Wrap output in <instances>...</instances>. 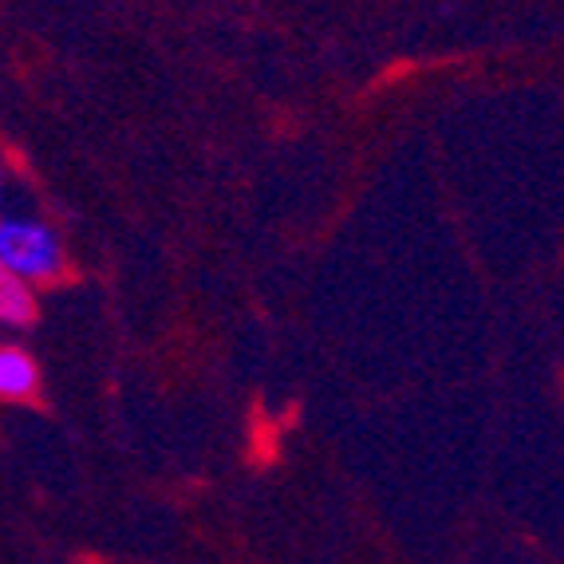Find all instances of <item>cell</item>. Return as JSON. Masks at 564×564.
Returning <instances> with one entry per match:
<instances>
[{"label": "cell", "instance_id": "cell-3", "mask_svg": "<svg viewBox=\"0 0 564 564\" xmlns=\"http://www.w3.org/2000/svg\"><path fill=\"white\" fill-rule=\"evenodd\" d=\"M0 321L12 324V328H29L36 321V296L17 273H9L0 264Z\"/></svg>", "mask_w": 564, "mask_h": 564}, {"label": "cell", "instance_id": "cell-1", "mask_svg": "<svg viewBox=\"0 0 564 564\" xmlns=\"http://www.w3.org/2000/svg\"><path fill=\"white\" fill-rule=\"evenodd\" d=\"M0 264L20 281H56L64 273V245L44 221H0Z\"/></svg>", "mask_w": 564, "mask_h": 564}, {"label": "cell", "instance_id": "cell-2", "mask_svg": "<svg viewBox=\"0 0 564 564\" xmlns=\"http://www.w3.org/2000/svg\"><path fill=\"white\" fill-rule=\"evenodd\" d=\"M40 395V367L29 351L0 348V399L12 403H29Z\"/></svg>", "mask_w": 564, "mask_h": 564}, {"label": "cell", "instance_id": "cell-4", "mask_svg": "<svg viewBox=\"0 0 564 564\" xmlns=\"http://www.w3.org/2000/svg\"><path fill=\"white\" fill-rule=\"evenodd\" d=\"M0 194H4V170H0ZM0 202H4V198H0Z\"/></svg>", "mask_w": 564, "mask_h": 564}]
</instances>
